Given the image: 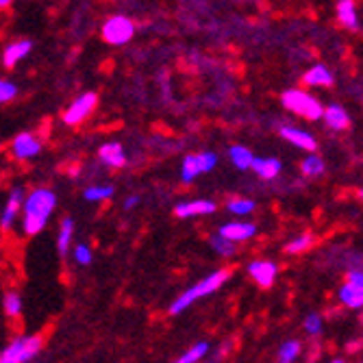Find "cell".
<instances>
[{"label": "cell", "mask_w": 363, "mask_h": 363, "mask_svg": "<svg viewBox=\"0 0 363 363\" xmlns=\"http://www.w3.org/2000/svg\"><path fill=\"white\" fill-rule=\"evenodd\" d=\"M57 207V194L48 187H37L29 196H24V218H22V229L27 235H39L52 215Z\"/></svg>", "instance_id": "cell-1"}, {"label": "cell", "mask_w": 363, "mask_h": 363, "mask_svg": "<svg viewBox=\"0 0 363 363\" xmlns=\"http://www.w3.org/2000/svg\"><path fill=\"white\" fill-rule=\"evenodd\" d=\"M229 276H231L229 270H215V272H211L209 276H205L203 280H200V283L192 285L187 292L180 294V296L172 302V305H170V313H172V315H178V313H183L187 307H192L196 300L205 298V296H211L213 292H218L222 285H225V280H227Z\"/></svg>", "instance_id": "cell-2"}, {"label": "cell", "mask_w": 363, "mask_h": 363, "mask_svg": "<svg viewBox=\"0 0 363 363\" xmlns=\"http://www.w3.org/2000/svg\"><path fill=\"white\" fill-rule=\"evenodd\" d=\"M280 103H283V107L290 113H294L302 120H309V122L322 120V111H325V105L307 90H285L280 94Z\"/></svg>", "instance_id": "cell-3"}, {"label": "cell", "mask_w": 363, "mask_h": 363, "mask_svg": "<svg viewBox=\"0 0 363 363\" xmlns=\"http://www.w3.org/2000/svg\"><path fill=\"white\" fill-rule=\"evenodd\" d=\"M100 35H103V39L109 46H124V44L131 42L133 35H135V22L129 15L115 13L109 20H105Z\"/></svg>", "instance_id": "cell-4"}, {"label": "cell", "mask_w": 363, "mask_h": 363, "mask_svg": "<svg viewBox=\"0 0 363 363\" xmlns=\"http://www.w3.org/2000/svg\"><path fill=\"white\" fill-rule=\"evenodd\" d=\"M42 348V337L27 335L17 337L11 344L0 353V363H29Z\"/></svg>", "instance_id": "cell-5"}, {"label": "cell", "mask_w": 363, "mask_h": 363, "mask_svg": "<svg viewBox=\"0 0 363 363\" xmlns=\"http://www.w3.org/2000/svg\"><path fill=\"white\" fill-rule=\"evenodd\" d=\"M96 105H98V96H96L94 92L80 94L78 98H74V103L64 111V122H66L68 127L83 124L85 120L96 111Z\"/></svg>", "instance_id": "cell-6"}, {"label": "cell", "mask_w": 363, "mask_h": 363, "mask_svg": "<svg viewBox=\"0 0 363 363\" xmlns=\"http://www.w3.org/2000/svg\"><path fill=\"white\" fill-rule=\"evenodd\" d=\"M42 152V139H39L35 133H17L11 142V155L17 159V161H29L33 157H37Z\"/></svg>", "instance_id": "cell-7"}, {"label": "cell", "mask_w": 363, "mask_h": 363, "mask_svg": "<svg viewBox=\"0 0 363 363\" xmlns=\"http://www.w3.org/2000/svg\"><path fill=\"white\" fill-rule=\"evenodd\" d=\"M24 196L27 194L20 185L11 187V192L5 200V207H3V211H0V229L3 231L11 229L15 225V220H17L20 211H22V205H24Z\"/></svg>", "instance_id": "cell-8"}, {"label": "cell", "mask_w": 363, "mask_h": 363, "mask_svg": "<svg viewBox=\"0 0 363 363\" xmlns=\"http://www.w3.org/2000/svg\"><path fill=\"white\" fill-rule=\"evenodd\" d=\"M278 133H280V137H283L287 144H292V146H296L300 150H307V152H315L318 150V139L309 131H305V129L287 127L285 124V127L278 129Z\"/></svg>", "instance_id": "cell-9"}, {"label": "cell", "mask_w": 363, "mask_h": 363, "mask_svg": "<svg viewBox=\"0 0 363 363\" xmlns=\"http://www.w3.org/2000/svg\"><path fill=\"white\" fill-rule=\"evenodd\" d=\"M276 264L274 261H268V259H257L252 261V264H248V274L257 280V285L259 287H270L274 283V278H276Z\"/></svg>", "instance_id": "cell-10"}, {"label": "cell", "mask_w": 363, "mask_h": 363, "mask_svg": "<svg viewBox=\"0 0 363 363\" xmlns=\"http://www.w3.org/2000/svg\"><path fill=\"white\" fill-rule=\"evenodd\" d=\"M218 235L227 237L229 241H246L257 235V225L252 222H227L218 229Z\"/></svg>", "instance_id": "cell-11"}, {"label": "cell", "mask_w": 363, "mask_h": 363, "mask_svg": "<svg viewBox=\"0 0 363 363\" xmlns=\"http://www.w3.org/2000/svg\"><path fill=\"white\" fill-rule=\"evenodd\" d=\"M215 211V203L207 198H198V200H185V203H178L174 207L176 218H198V215H209Z\"/></svg>", "instance_id": "cell-12"}, {"label": "cell", "mask_w": 363, "mask_h": 363, "mask_svg": "<svg viewBox=\"0 0 363 363\" xmlns=\"http://www.w3.org/2000/svg\"><path fill=\"white\" fill-rule=\"evenodd\" d=\"M98 159L103 161L107 168H113V170H120L127 166V152H124L122 144H118V142H107L100 146Z\"/></svg>", "instance_id": "cell-13"}, {"label": "cell", "mask_w": 363, "mask_h": 363, "mask_svg": "<svg viewBox=\"0 0 363 363\" xmlns=\"http://www.w3.org/2000/svg\"><path fill=\"white\" fill-rule=\"evenodd\" d=\"M302 83H305L307 87H325V90H329V87L335 85V76L327 66L315 64L305 74H302Z\"/></svg>", "instance_id": "cell-14"}, {"label": "cell", "mask_w": 363, "mask_h": 363, "mask_svg": "<svg viewBox=\"0 0 363 363\" xmlns=\"http://www.w3.org/2000/svg\"><path fill=\"white\" fill-rule=\"evenodd\" d=\"M33 50V42L31 39H17V42H11L5 52H3V66L5 68H15L22 59L29 57V52Z\"/></svg>", "instance_id": "cell-15"}, {"label": "cell", "mask_w": 363, "mask_h": 363, "mask_svg": "<svg viewBox=\"0 0 363 363\" xmlns=\"http://www.w3.org/2000/svg\"><path fill=\"white\" fill-rule=\"evenodd\" d=\"M322 120H325L327 127L333 129V131H346L350 127V115H348V111L341 107V105H337V103L325 107V111H322Z\"/></svg>", "instance_id": "cell-16"}, {"label": "cell", "mask_w": 363, "mask_h": 363, "mask_svg": "<svg viewBox=\"0 0 363 363\" xmlns=\"http://www.w3.org/2000/svg\"><path fill=\"white\" fill-rule=\"evenodd\" d=\"M250 170L264 180H274L280 170H283V166H280V161L274 159V157H255L252 164H250Z\"/></svg>", "instance_id": "cell-17"}, {"label": "cell", "mask_w": 363, "mask_h": 363, "mask_svg": "<svg viewBox=\"0 0 363 363\" xmlns=\"http://www.w3.org/2000/svg\"><path fill=\"white\" fill-rule=\"evenodd\" d=\"M337 20L348 31H359V13L355 0H339L337 3Z\"/></svg>", "instance_id": "cell-18"}, {"label": "cell", "mask_w": 363, "mask_h": 363, "mask_svg": "<svg viewBox=\"0 0 363 363\" xmlns=\"http://www.w3.org/2000/svg\"><path fill=\"white\" fill-rule=\"evenodd\" d=\"M339 300L344 302L348 309H361L363 305V285H355V283H346L339 287Z\"/></svg>", "instance_id": "cell-19"}, {"label": "cell", "mask_w": 363, "mask_h": 363, "mask_svg": "<svg viewBox=\"0 0 363 363\" xmlns=\"http://www.w3.org/2000/svg\"><path fill=\"white\" fill-rule=\"evenodd\" d=\"M229 159H231V164H233L237 170H250V164H252L255 155H252L250 148L235 144V146L229 148Z\"/></svg>", "instance_id": "cell-20"}, {"label": "cell", "mask_w": 363, "mask_h": 363, "mask_svg": "<svg viewBox=\"0 0 363 363\" xmlns=\"http://www.w3.org/2000/svg\"><path fill=\"white\" fill-rule=\"evenodd\" d=\"M72 237H74V220L72 218H64L62 220V227H59L57 233V248L62 255H68L70 244H72Z\"/></svg>", "instance_id": "cell-21"}, {"label": "cell", "mask_w": 363, "mask_h": 363, "mask_svg": "<svg viewBox=\"0 0 363 363\" xmlns=\"http://www.w3.org/2000/svg\"><path fill=\"white\" fill-rule=\"evenodd\" d=\"M300 170H302V174L309 176V178L322 176V174H325V170H327L325 159H322L318 152H309V157H305V161L300 164Z\"/></svg>", "instance_id": "cell-22"}, {"label": "cell", "mask_w": 363, "mask_h": 363, "mask_svg": "<svg viewBox=\"0 0 363 363\" xmlns=\"http://www.w3.org/2000/svg\"><path fill=\"white\" fill-rule=\"evenodd\" d=\"M200 174L203 172H200V166H198V157L196 155H185L183 164H180V180H183L185 185H190Z\"/></svg>", "instance_id": "cell-23"}, {"label": "cell", "mask_w": 363, "mask_h": 363, "mask_svg": "<svg viewBox=\"0 0 363 363\" xmlns=\"http://www.w3.org/2000/svg\"><path fill=\"white\" fill-rule=\"evenodd\" d=\"M300 353H302V344H300V341L298 339H290L278 350V363H294L300 357Z\"/></svg>", "instance_id": "cell-24"}, {"label": "cell", "mask_w": 363, "mask_h": 363, "mask_svg": "<svg viewBox=\"0 0 363 363\" xmlns=\"http://www.w3.org/2000/svg\"><path fill=\"white\" fill-rule=\"evenodd\" d=\"M209 353V344L207 341H198V344H194L185 355H180L174 363H198L200 359H205Z\"/></svg>", "instance_id": "cell-25"}, {"label": "cell", "mask_w": 363, "mask_h": 363, "mask_svg": "<svg viewBox=\"0 0 363 363\" xmlns=\"http://www.w3.org/2000/svg\"><path fill=\"white\" fill-rule=\"evenodd\" d=\"M113 187L111 185H92V187H85L83 196L87 203H103V200H109L113 196Z\"/></svg>", "instance_id": "cell-26"}, {"label": "cell", "mask_w": 363, "mask_h": 363, "mask_svg": "<svg viewBox=\"0 0 363 363\" xmlns=\"http://www.w3.org/2000/svg\"><path fill=\"white\" fill-rule=\"evenodd\" d=\"M227 209L233 215H248L257 209V205H255V200H250V198H233L227 203Z\"/></svg>", "instance_id": "cell-27"}, {"label": "cell", "mask_w": 363, "mask_h": 363, "mask_svg": "<svg viewBox=\"0 0 363 363\" xmlns=\"http://www.w3.org/2000/svg\"><path fill=\"white\" fill-rule=\"evenodd\" d=\"M209 244L211 248L220 255V257H233L235 255V241H229L227 237H222V235H211L209 239Z\"/></svg>", "instance_id": "cell-28"}, {"label": "cell", "mask_w": 363, "mask_h": 363, "mask_svg": "<svg viewBox=\"0 0 363 363\" xmlns=\"http://www.w3.org/2000/svg\"><path fill=\"white\" fill-rule=\"evenodd\" d=\"M3 305H5L7 315L15 318V315H20V311H22V296H20L17 292H7Z\"/></svg>", "instance_id": "cell-29"}, {"label": "cell", "mask_w": 363, "mask_h": 363, "mask_svg": "<svg viewBox=\"0 0 363 363\" xmlns=\"http://www.w3.org/2000/svg\"><path fill=\"white\" fill-rule=\"evenodd\" d=\"M311 244H313V237H311L309 233H305V235H300V237L292 239L290 244L285 246V250H287L290 255H300V252H305L307 248H311Z\"/></svg>", "instance_id": "cell-30"}, {"label": "cell", "mask_w": 363, "mask_h": 363, "mask_svg": "<svg viewBox=\"0 0 363 363\" xmlns=\"http://www.w3.org/2000/svg\"><path fill=\"white\" fill-rule=\"evenodd\" d=\"M17 96V85L13 80L7 78H0V105H7Z\"/></svg>", "instance_id": "cell-31"}, {"label": "cell", "mask_w": 363, "mask_h": 363, "mask_svg": "<svg viewBox=\"0 0 363 363\" xmlns=\"http://www.w3.org/2000/svg\"><path fill=\"white\" fill-rule=\"evenodd\" d=\"M196 157H198V166H200V172L203 174L211 172L218 166V155L215 152L205 150V152H196Z\"/></svg>", "instance_id": "cell-32"}, {"label": "cell", "mask_w": 363, "mask_h": 363, "mask_svg": "<svg viewBox=\"0 0 363 363\" xmlns=\"http://www.w3.org/2000/svg\"><path fill=\"white\" fill-rule=\"evenodd\" d=\"M74 261H76V264H80V266H90L92 264V250H90L87 244H78L74 248Z\"/></svg>", "instance_id": "cell-33"}, {"label": "cell", "mask_w": 363, "mask_h": 363, "mask_svg": "<svg viewBox=\"0 0 363 363\" xmlns=\"http://www.w3.org/2000/svg\"><path fill=\"white\" fill-rule=\"evenodd\" d=\"M305 331L309 335H320L322 333V318H320V313H309L305 318Z\"/></svg>", "instance_id": "cell-34"}, {"label": "cell", "mask_w": 363, "mask_h": 363, "mask_svg": "<svg viewBox=\"0 0 363 363\" xmlns=\"http://www.w3.org/2000/svg\"><path fill=\"white\" fill-rule=\"evenodd\" d=\"M139 203H142V198H139V196H129V198L124 200V209L131 211V209H135Z\"/></svg>", "instance_id": "cell-35"}, {"label": "cell", "mask_w": 363, "mask_h": 363, "mask_svg": "<svg viewBox=\"0 0 363 363\" xmlns=\"http://www.w3.org/2000/svg\"><path fill=\"white\" fill-rule=\"evenodd\" d=\"M13 3V0H0V9H5V7H9Z\"/></svg>", "instance_id": "cell-36"}, {"label": "cell", "mask_w": 363, "mask_h": 363, "mask_svg": "<svg viewBox=\"0 0 363 363\" xmlns=\"http://www.w3.org/2000/svg\"><path fill=\"white\" fill-rule=\"evenodd\" d=\"M329 363H346L344 359H333V361H329Z\"/></svg>", "instance_id": "cell-37"}]
</instances>
